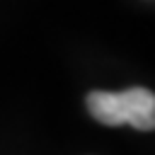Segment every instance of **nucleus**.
Segmentation results:
<instances>
[{
	"mask_svg": "<svg viewBox=\"0 0 155 155\" xmlns=\"http://www.w3.org/2000/svg\"><path fill=\"white\" fill-rule=\"evenodd\" d=\"M90 114L107 126H133L138 131H153L155 126V94L145 87H131L124 92L94 90L87 94Z\"/></svg>",
	"mask_w": 155,
	"mask_h": 155,
	"instance_id": "nucleus-1",
	"label": "nucleus"
}]
</instances>
